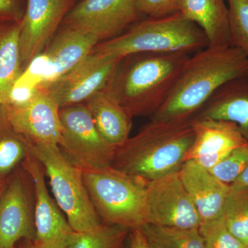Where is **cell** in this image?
<instances>
[{"mask_svg":"<svg viewBox=\"0 0 248 248\" xmlns=\"http://www.w3.org/2000/svg\"><path fill=\"white\" fill-rule=\"evenodd\" d=\"M241 78L248 79V58L244 52L232 46L206 47L190 55L151 121L190 122L223 85Z\"/></svg>","mask_w":248,"mask_h":248,"instance_id":"cell-1","label":"cell"},{"mask_svg":"<svg viewBox=\"0 0 248 248\" xmlns=\"http://www.w3.org/2000/svg\"><path fill=\"white\" fill-rule=\"evenodd\" d=\"M190 55L135 53L121 59L104 89L133 117H152L167 99Z\"/></svg>","mask_w":248,"mask_h":248,"instance_id":"cell-2","label":"cell"},{"mask_svg":"<svg viewBox=\"0 0 248 248\" xmlns=\"http://www.w3.org/2000/svg\"><path fill=\"white\" fill-rule=\"evenodd\" d=\"M195 139L192 121H151L116 148L111 166L147 182L179 172Z\"/></svg>","mask_w":248,"mask_h":248,"instance_id":"cell-3","label":"cell"},{"mask_svg":"<svg viewBox=\"0 0 248 248\" xmlns=\"http://www.w3.org/2000/svg\"><path fill=\"white\" fill-rule=\"evenodd\" d=\"M209 46L203 31L180 13L141 21L98 44L93 52L115 59L135 53H195Z\"/></svg>","mask_w":248,"mask_h":248,"instance_id":"cell-4","label":"cell"},{"mask_svg":"<svg viewBox=\"0 0 248 248\" xmlns=\"http://www.w3.org/2000/svg\"><path fill=\"white\" fill-rule=\"evenodd\" d=\"M82 171L90 198L103 223L130 231L141 229L148 223V182L112 166Z\"/></svg>","mask_w":248,"mask_h":248,"instance_id":"cell-5","label":"cell"},{"mask_svg":"<svg viewBox=\"0 0 248 248\" xmlns=\"http://www.w3.org/2000/svg\"><path fill=\"white\" fill-rule=\"evenodd\" d=\"M30 153L43 166L54 199L73 230L84 232L101 226L102 220L84 184L82 169L68 161L58 145L31 142Z\"/></svg>","mask_w":248,"mask_h":248,"instance_id":"cell-6","label":"cell"},{"mask_svg":"<svg viewBox=\"0 0 248 248\" xmlns=\"http://www.w3.org/2000/svg\"><path fill=\"white\" fill-rule=\"evenodd\" d=\"M60 118L58 146L68 161L82 170L112 165L115 148L99 133L85 103L62 108Z\"/></svg>","mask_w":248,"mask_h":248,"instance_id":"cell-7","label":"cell"},{"mask_svg":"<svg viewBox=\"0 0 248 248\" xmlns=\"http://www.w3.org/2000/svg\"><path fill=\"white\" fill-rule=\"evenodd\" d=\"M32 184L34 223L37 244L45 248H65L76 238L73 230L55 199L49 194L43 166L31 153L22 163Z\"/></svg>","mask_w":248,"mask_h":248,"instance_id":"cell-8","label":"cell"},{"mask_svg":"<svg viewBox=\"0 0 248 248\" xmlns=\"http://www.w3.org/2000/svg\"><path fill=\"white\" fill-rule=\"evenodd\" d=\"M120 60L92 52L62 78L37 87L48 93L60 108L82 104L107 87Z\"/></svg>","mask_w":248,"mask_h":248,"instance_id":"cell-9","label":"cell"},{"mask_svg":"<svg viewBox=\"0 0 248 248\" xmlns=\"http://www.w3.org/2000/svg\"><path fill=\"white\" fill-rule=\"evenodd\" d=\"M148 223L180 228H199L201 218L179 172L148 183Z\"/></svg>","mask_w":248,"mask_h":248,"instance_id":"cell-10","label":"cell"},{"mask_svg":"<svg viewBox=\"0 0 248 248\" xmlns=\"http://www.w3.org/2000/svg\"><path fill=\"white\" fill-rule=\"evenodd\" d=\"M140 14L135 0H82L63 22L64 27L92 34L102 42L121 35Z\"/></svg>","mask_w":248,"mask_h":248,"instance_id":"cell-11","label":"cell"},{"mask_svg":"<svg viewBox=\"0 0 248 248\" xmlns=\"http://www.w3.org/2000/svg\"><path fill=\"white\" fill-rule=\"evenodd\" d=\"M13 128L32 143L58 145L61 137L60 107L40 88L22 105H1Z\"/></svg>","mask_w":248,"mask_h":248,"instance_id":"cell-12","label":"cell"},{"mask_svg":"<svg viewBox=\"0 0 248 248\" xmlns=\"http://www.w3.org/2000/svg\"><path fill=\"white\" fill-rule=\"evenodd\" d=\"M74 0H28L20 21L21 62L28 66L40 56L71 11Z\"/></svg>","mask_w":248,"mask_h":248,"instance_id":"cell-13","label":"cell"},{"mask_svg":"<svg viewBox=\"0 0 248 248\" xmlns=\"http://www.w3.org/2000/svg\"><path fill=\"white\" fill-rule=\"evenodd\" d=\"M22 173L8 180L0 197V248H16L22 240H35L34 200Z\"/></svg>","mask_w":248,"mask_h":248,"instance_id":"cell-14","label":"cell"},{"mask_svg":"<svg viewBox=\"0 0 248 248\" xmlns=\"http://www.w3.org/2000/svg\"><path fill=\"white\" fill-rule=\"evenodd\" d=\"M195 139L185 161L192 160L210 170L235 148L248 143L236 124L213 119L192 120Z\"/></svg>","mask_w":248,"mask_h":248,"instance_id":"cell-15","label":"cell"},{"mask_svg":"<svg viewBox=\"0 0 248 248\" xmlns=\"http://www.w3.org/2000/svg\"><path fill=\"white\" fill-rule=\"evenodd\" d=\"M99 42L92 34L63 27L54 36L42 55L48 66L37 86L50 84L76 68Z\"/></svg>","mask_w":248,"mask_h":248,"instance_id":"cell-16","label":"cell"},{"mask_svg":"<svg viewBox=\"0 0 248 248\" xmlns=\"http://www.w3.org/2000/svg\"><path fill=\"white\" fill-rule=\"evenodd\" d=\"M181 180L195 204L201 223L221 216L231 185L221 182L192 160L185 161L179 171Z\"/></svg>","mask_w":248,"mask_h":248,"instance_id":"cell-17","label":"cell"},{"mask_svg":"<svg viewBox=\"0 0 248 248\" xmlns=\"http://www.w3.org/2000/svg\"><path fill=\"white\" fill-rule=\"evenodd\" d=\"M209 118L236 124L248 142V79L231 80L223 85L194 119Z\"/></svg>","mask_w":248,"mask_h":248,"instance_id":"cell-18","label":"cell"},{"mask_svg":"<svg viewBox=\"0 0 248 248\" xmlns=\"http://www.w3.org/2000/svg\"><path fill=\"white\" fill-rule=\"evenodd\" d=\"M85 104L98 131L108 144L116 149L128 140L133 117L104 90L93 94Z\"/></svg>","mask_w":248,"mask_h":248,"instance_id":"cell-19","label":"cell"},{"mask_svg":"<svg viewBox=\"0 0 248 248\" xmlns=\"http://www.w3.org/2000/svg\"><path fill=\"white\" fill-rule=\"evenodd\" d=\"M179 13L203 31L208 46H231L226 0H184Z\"/></svg>","mask_w":248,"mask_h":248,"instance_id":"cell-20","label":"cell"},{"mask_svg":"<svg viewBox=\"0 0 248 248\" xmlns=\"http://www.w3.org/2000/svg\"><path fill=\"white\" fill-rule=\"evenodd\" d=\"M21 21V20H20ZM20 21L0 35V104L9 102L10 93L22 74L21 66Z\"/></svg>","mask_w":248,"mask_h":248,"instance_id":"cell-21","label":"cell"},{"mask_svg":"<svg viewBox=\"0 0 248 248\" xmlns=\"http://www.w3.org/2000/svg\"><path fill=\"white\" fill-rule=\"evenodd\" d=\"M30 141L6 120L0 106V178L6 179L30 153Z\"/></svg>","mask_w":248,"mask_h":248,"instance_id":"cell-22","label":"cell"},{"mask_svg":"<svg viewBox=\"0 0 248 248\" xmlns=\"http://www.w3.org/2000/svg\"><path fill=\"white\" fill-rule=\"evenodd\" d=\"M150 248H204L199 228H180L146 223L141 228Z\"/></svg>","mask_w":248,"mask_h":248,"instance_id":"cell-23","label":"cell"},{"mask_svg":"<svg viewBox=\"0 0 248 248\" xmlns=\"http://www.w3.org/2000/svg\"><path fill=\"white\" fill-rule=\"evenodd\" d=\"M221 215L232 234L248 246V186L231 184Z\"/></svg>","mask_w":248,"mask_h":248,"instance_id":"cell-24","label":"cell"},{"mask_svg":"<svg viewBox=\"0 0 248 248\" xmlns=\"http://www.w3.org/2000/svg\"><path fill=\"white\" fill-rule=\"evenodd\" d=\"M130 232L124 227L102 223L91 231L77 233L65 248H122Z\"/></svg>","mask_w":248,"mask_h":248,"instance_id":"cell-25","label":"cell"},{"mask_svg":"<svg viewBox=\"0 0 248 248\" xmlns=\"http://www.w3.org/2000/svg\"><path fill=\"white\" fill-rule=\"evenodd\" d=\"M228 3L230 45L248 58V0H226Z\"/></svg>","mask_w":248,"mask_h":248,"instance_id":"cell-26","label":"cell"},{"mask_svg":"<svg viewBox=\"0 0 248 248\" xmlns=\"http://www.w3.org/2000/svg\"><path fill=\"white\" fill-rule=\"evenodd\" d=\"M199 231L203 238L204 248L248 247L229 231L222 215L213 219L202 222Z\"/></svg>","mask_w":248,"mask_h":248,"instance_id":"cell-27","label":"cell"},{"mask_svg":"<svg viewBox=\"0 0 248 248\" xmlns=\"http://www.w3.org/2000/svg\"><path fill=\"white\" fill-rule=\"evenodd\" d=\"M248 167V143L235 148L210 171L221 182L231 185Z\"/></svg>","mask_w":248,"mask_h":248,"instance_id":"cell-28","label":"cell"},{"mask_svg":"<svg viewBox=\"0 0 248 248\" xmlns=\"http://www.w3.org/2000/svg\"><path fill=\"white\" fill-rule=\"evenodd\" d=\"M141 14L151 18L166 17L180 11L184 0H135Z\"/></svg>","mask_w":248,"mask_h":248,"instance_id":"cell-29","label":"cell"},{"mask_svg":"<svg viewBox=\"0 0 248 248\" xmlns=\"http://www.w3.org/2000/svg\"><path fill=\"white\" fill-rule=\"evenodd\" d=\"M21 13L19 0H0V20L20 21Z\"/></svg>","mask_w":248,"mask_h":248,"instance_id":"cell-30","label":"cell"},{"mask_svg":"<svg viewBox=\"0 0 248 248\" xmlns=\"http://www.w3.org/2000/svg\"><path fill=\"white\" fill-rule=\"evenodd\" d=\"M128 248H150L141 229L130 231L128 236Z\"/></svg>","mask_w":248,"mask_h":248,"instance_id":"cell-31","label":"cell"},{"mask_svg":"<svg viewBox=\"0 0 248 248\" xmlns=\"http://www.w3.org/2000/svg\"><path fill=\"white\" fill-rule=\"evenodd\" d=\"M16 248H45L37 244L34 240H22L18 243Z\"/></svg>","mask_w":248,"mask_h":248,"instance_id":"cell-32","label":"cell"},{"mask_svg":"<svg viewBox=\"0 0 248 248\" xmlns=\"http://www.w3.org/2000/svg\"><path fill=\"white\" fill-rule=\"evenodd\" d=\"M232 184L237 186H248V167L236 179V180Z\"/></svg>","mask_w":248,"mask_h":248,"instance_id":"cell-33","label":"cell"},{"mask_svg":"<svg viewBox=\"0 0 248 248\" xmlns=\"http://www.w3.org/2000/svg\"><path fill=\"white\" fill-rule=\"evenodd\" d=\"M7 182V179H1V178H0V197H1L3 192H4Z\"/></svg>","mask_w":248,"mask_h":248,"instance_id":"cell-34","label":"cell"},{"mask_svg":"<svg viewBox=\"0 0 248 248\" xmlns=\"http://www.w3.org/2000/svg\"><path fill=\"white\" fill-rule=\"evenodd\" d=\"M246 248H248V247H246Z\"/></svg>","mask_w":248,"mask_h":248,"instance_id":"cell-35","label":"cell"},{"mask_svg":"<svg viewBox=\"0 0 248 248\" xmlns=\"http://www.w3.org/2000/svg\"><path fill=\"white\" fill-rule=\"evenodd\" d=\"M0 106H1V104H0Z\"/></svg>","mask_w":248,"mask_h":248,"instance_id":"cell-36","label":"cell"},{"mask_svg":"<svg viewBox=\"0 0 248 248\" xmlns=\"http://www.w3.org/2000/svg\"></svg>","mask_w":248,"mask_h":248,"instance_id":"cell-37","label":"cell"}]
</instances>
